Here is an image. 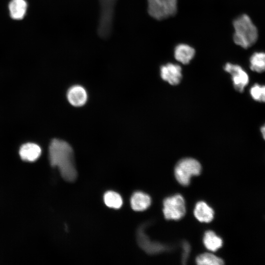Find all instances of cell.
I'll use <instances>...</instances> for the list:
<instances>
[{
    "label": "cell",
    "instance_id": "cell-8",
    "mask_svg": "<svg viewBox=\"0 0 265 265\" xmlns=\"http://www.w3.org/2000/svg\"><path fill=\"white\" fill-rule=\"evenodd\" d=\"M67 97L69 102L72 106H81L86 102L87 94L85 89L82 86L76 85L69 89Z\"/></svg>",
    "mask_w": 265,
    "mask_h": 265
},
{
    "label": "cell",
    "instance_id": "cell-13",
    "mask_svg": "<svg viewBox=\"0 0 265 265\" xmlns=\"http://www.w3.org/2000/svg\"><path fill=\"white\" fill-rule=\"evenodd\" d=\"M151 199L147 194L138 191L134 193L131 198L132 208L135 211L146 210L151 205Z\"/></svg>",
    "mask_w": 265,
    "mask_h": 265
},
{
    "label": "cell",
    "instance_id": "cell-2",
    "mask_svg": "<svg viewBox=\"0 0 265 265\" xmlns=\"http://www.w3.org/2000/svg\"><path fill=\"white\" fill-rule=\"evenodd\" d=\"M233 26V40L237 45L247 49L256 43L258 37V30L248 15L243 14L236 18Z\"/></svg>",
    "mask_w": 265,
    "mask_h": 265
},
{
    "label": "cell",
    "instance_id": "cell-15",
    "mask_svg": "<svg viewBox=\"0 0 265 265\" xmlns=\"http://www.w3.org/2000/svg\"><path fill=\"white\" fill-rule=\"evenodd\" d=\"M205 247L212 251H216L222 246V240L212 231H207L203 237Z\"/></svg>",
    "mask_w": 265,
    "mask_h": 265
},
{
    "label": "cell",
    "instance_id": "cell-19",
    "mask_svg": "<svg viewBox=\"0 0 265 265\" xmlns=\"http://www.w3.org/2000/svg\"><path fill=\"white\" fill-rule=\"evenodd\" d=\"M252 98L257 102L265 103V85L255 83L250 89Z\"/></svg>",
    "mask_w": 265,
    "mask_h": 265
},
{
    "label": "cell",
    "instance_id": "cell-14",
    "mask_svg": "<svg viewBox=\"0 0 265 265\" xmlns=\"http://www.w3.org/2000/svg\"><path fill=\"white\" fill-rule=\"evenodd\" d=\"M27 8L26 0H11L8 4L10 16L16 20H21L25 17Z\"/></svg>",
    "mask_w": 265,
    "mask_h": 265
},
{
    "label": "cell",
    "instance_id": "cell-9",
    "mask_svg": "<svg viewBox=\"0 0 265 265\" xmlns=\"http://www.w3.org/2000/svg\"><path fill=\"white\" fill-rule=\"evenodd\" d=\"M141 227L138 232V241L140 246L149 254L159 253L168 249V247L157 242H153L144 234Z\"/></svg>",
    "mask_w": 265,
    "mask_h": 265
},
{
    "label": "cell",
    "instance_id": "cell-4",
    "mask_svg": "<svg viewBox=\"0 0 265 265\" xmlns=\"http://www.w3.org/2000/svg\"><path fill=\"white\" fill-rule=\"evenodd\" d=\"M148 11L153 18L162 20L174 15L177 0H147Z\"/></svg>",
    "mask_w": 265,
    "mask_h": 265
},
{
    "label": "cell",
    "instance_id": "cell-17",
    "mask_svg": "<svg viewBox=\"0 0 265 265\" xmlns=\"http://www.w3.org/2000/svg\"><path fill=\"white\" fill-rule=\"evenodd\" d=\"M105 204L108 207L114 209H119L122 205L123 201L121 196L117 193L109 191L104 196Z\"/></svg>",
    "mask_w": 265,
    "mask_h": 265
},
{
    "label": "cell",
    "instance_id": "cell-6",
    "mask_svg": "<svg viewBox=\"0 0 265 265\" xmlns=\"http://www.w3.org/2000/svg\"><path fill=\"white\" fill-rule=\"evenodd\" d=\"M224 69L231 75L235 89L242 92L249 81L247 73L239 65L230 63L225 64Z\"/></svg>",
    "mask_w": 265,
    "mask_h": 265
},
{
    "label": "cell",
    "instance_id": "cell-16",
    "mask_svg": "<svg viewBox=\"0 0 265 265\" xmlns=\"http://www.w3.org/2000/svg\"><path fill=\"white\" fill-rule=\"evenodd\" d=\"M250 68L257 73L265 72V53H254L250 58Z\"/></svg>",
    "mask_w": 265,
    "mask_h": 265
},
{
    "label": "cell",
    "instance_id": "cell-3",
    "mask_svg": "<svg viewBox=\"0 0 265 265\" xmlns=\"http://www.w3.org/2000/svg\"><path fill=\"white\" fill-rule=\"evenodd\" d=\"M201 171L200 163L192 158L181 159L176 164L174 174L177 181L181 185L187 186L192 176L199 175Z\"/></svg>",
    "mask_w": 265,
    "mask_h": 265
},
{
    "label": "cell",
    "instance_id": "cell-5",
    "mask_svg": "<svg viewBox=\"0 0 265 265\" xmlns=\"http://www.w3.org/2000/svg\"><path fill=\"white\" fill-rule=\"evenodd\" d=\"M163 206V214L167 220H179L186 213L185 200L180 194L165 198Z\"/></svg>",
    "mask_w": 265,
    "mask_h": 265
},
{
    "label": "cell",
    "instance_id": "cell-1",
    "mask_svg": "<svg viewBox=\"0 0 265 265\" xmlns=\"http://www.w3.org/2000/svg\"><path fill=\"white\" fill-rule=\"evenodd\" d=\"M49 153L51 164L58 167L63 179L69 182L75 181L77 171L70 145L65 141L54 139L50 144Z\"/></svg>",
    "mask_w": 265,
    "mask_h": 265
},
{
    "label": "cell",
    "instance_id": "cell-21",
    "mask_svg": "<svg viewBox=\"0 0 265 265\" xmlns=\"http://www.w3.org/2000/svg\"><path fill=\"white\" fill-rule=\"evenodd\" d=\"M260 131L264 139L265 140V124L261 127Z\"/></svg>",
    "mask_w": 265,
    "mask_h": 265
},
{
    "label": "cell",
    "instance_id": "cell-20",
    "mask_svg": "<svg viewBox=\"0 0 265 265\" xmlns=\"http://www.w3.org/2000/svg\"><path fill=\"white\" fill-rule=\"evenodd\" d=\"M183 254L182 256V262L185 264L188 256L190 250V246L188 242L184 241L183 243Z\"/></svg>",
    "mask_w": 265,
    "mask_h": 265
},
{
    "label": "cell",
    "instance_id": "cell-7",
    "mask_svg": "<svg viewBox=\"0 0 265 265\" xmlns=\"http://www.w3.org/2000/svg\"><path fill=\"white\" fill-rule=\"evenodd\" d=\"M161 78L171 85L178 84L182 78V68L178 64L167 63L160 68Z\"/></svg>",
    "mask_w": 265,
    "mask_h": 265
},
{
    "label": "cell",
    "instance_id": "cell-11",
    "mask_svg": "<svg viewBox=\"0 0 265 265\" xmlns=\"http://www.w3.org/2000/svg\"><path fill=\"white\" fill-rule=\"evenodd\" d=\"M194 214L200 222L208 223L212 220L214 212L206 203L199 201L195 205Z\"/></svg>",
    "mask_w": 265,
    "mask_h": 265
},
{
    "label": "cell",
    "instance_id": "cell-18",
    "mask_svg": "<svg viewBox=\"0 0 265 265\" xmlns=\"http://www.w3.org/2000/svg\"><path fill=\"white\" fill-rule=\"evenodd\" d=\"M197 265H219L224 264L223 261L220 258L211 253H203L199 255L196 259Z\"/></svg>",
    "mask_w": 265,
    "mask_h": 265
},
{
    "label": "cell",
    "instance_id": "cell-12",
    "mask_svg": "<svg viewBox=\"0 0 265 265\" xmlns=\"http://www.w3.org/2000/svg\"><path fill=\"white\" fill-rule=\"evenodd\" d=\"M195 50L191 46L180 44L178 45L174 50V57L178 61L184 64L189 63L195 55Z\"/></svg>",
    "mask_w": 265,
    "mask_h": 265
},
{
    "label": "cell",
    "instance_id": "cell-10",
    "mask_svg": "<svg viewBox=\"0 0 265 265\" xmlns=\"http://www.w3.org/2000/svg\"><path fill=\"white\" fill-rule=\"evenodd\" d=\"M41 154L40 146L33 143H27L20 148L19 154L21 159L27 161H34L37 159Z\"/></svg>",
    "mask_w": 265,
    "mask_h": 265
}]
</instances>
